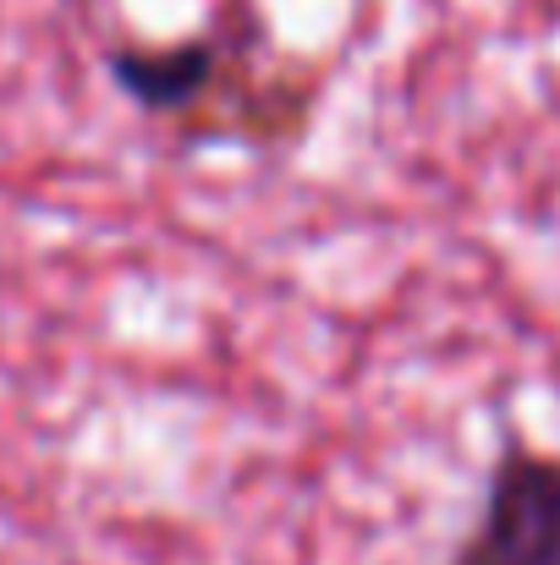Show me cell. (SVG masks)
Returning <instances> with one entry per match:
<instances>
[{"mask_svg": "<svg viewBox=\"0 0 560 565\" xmlns=\"http://www.w3.org/2000/svg\"><path fill=\"white\" fill-rule=\"evenodd\" d=\"M445 565H560V456L506 434L478 516Z\"/></svg>", "mask_w": 560, "mask_h": 565, "instance_id": "cell-1", "label": "cell"}]
</instances>
